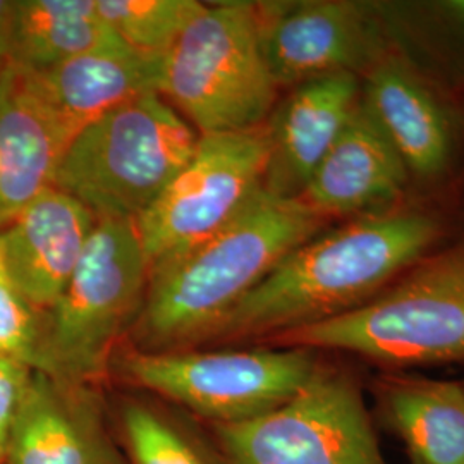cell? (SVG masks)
Here are the masks:
<instances>
[{
  "label": "cell",
  "mask_w": 464,
  "mask_h": 464,
  "mask_svg": "<svg viewBox=\"0 0 464 464\" xmlns=\"http://www.w3.org/2000/svg\"><path fill=\"white\" fill-rule=\"evenodd\" d=\"M149 279L134 222L99 220L66 289L42 314L34 370L83 383L99 379L140 315Z\"/></svg>",
  "instance_id": "5"
},
{
  "label": "cell",
  "mask_w": 464,
  "mask_h": 464,
  "mask_svg": "<svg viewBox=\"0 0 464 464\" xmlns=\"http://www.w3.org/2000/svg\"><path fill=\"white\" fill-rule=\"evenodd\" d=\"M266 128L199 134L183 170L134 226L150 268L224 227L262 189Z\"/></svg>",
  "instance_id": "10"
},
{
  "label": "cell",
  "mask_w": 464,
  "mask_h": 464,
  "mask_svg": "<svg viewBox=\"0 0 464 464\" xmlns=\"http://www.w3.org/2000/svg\"><path fill=\"white\" fill-rule=\"evenodd\" d=\"M4 464H128L92 383L34 370Z\"/></svg>",
  "instance_id": "11"
},
{
  "label": "cell",
  "mask_w": 464,
  "mask_h": 464,
  "mask_svg": "<svg viewBox=\"0 0 464 464\" xmlns=\"http://www.w3.org/2000/svg\"><path fill=\"white\" fill-rule=\"evenodd\" d=\"M99 218L50 186L0 226V246L13 279L38 314L66 289Z\"/></svg>",
  "instance_id": "15"
},
{
  "label": "cell",
  "mask_w": 464,
  "mask_h": 464,
  "mask_svg": "<svg viewBox=\"0 0 464 464\" xmlns=\"http://www.w3.org/2000/svg\"><path fill=\"white\" fill-rule=\"evenodd\" d=\"M316 351L255 348L237 351H133L121 370L150 391L214 425L243 423L287 402L314 377Z\"/></svg>",
  "instance_id": "7"
},
{
  "label": "cell",
  "mask_w": 464,
  "mask_h": 464,
  "mask_svg": "<svg viewBox=\"0 0 464 464\" xmlns=\"http://www.w3.org/2000/svg\"><path fill=\"white\" fill-rule=\"evenodd\" d=\"M16 0H0V71L11 63Z\"/></svg>",
  "instance_id": "24"
},
{
  "label": "cell",
  "mask_w": 464,
  "mask_h": 464,
  "mask_svg": "<svg viewBox=\"0 0 464 464\" xmlns=\"http://www.w3.org/2000/svg\"><path fill=\"white\" fill-rule=\"evenodd\" d=\"M255 2L207 5L164 57L160 95L199 134L262 128L277 103Z\"/></svg>",
  "instance_id": "6"
},
{
  "label": "cell",
  "mask_w": 464,
  "mask_h": 464,
  "mask_svg": "<svg viewBox=\"0 0 464 464\" xmlns=\"http://www.w3.org/2000/svg\"><path fill=\"white\" fill-rule=\"evenodd\" d=\"M268 343L344 351L389 368L464 362V241L423 256L363 306Z\"/></svg>",
  "instance_id": "3"
},
{
  "label": "cell",
  "mask_w": 464,
  "mask_h": 464,
  "mask_svg": "<svg viewBox=\"0 0 464 464\" xmlns=\"http://www.w3.org/2000/svg\"><path fill=\"white\" fill-rule=\"evenodd\" d=\"M40 325L42 314L19 291L0 246V356L19 360L34 368Z\"/></svg>",
  "instance_id": "22"
},
{
  "label": "cell",
  "mask_w": 464,
  "mask_h": 464,
  "mask_svg": "<svg viewBox=\"0 0 464 464\" xmlns=\"http://www.w3.org/2000/svg\"><path fill=\"white\" fill-rule=\"evenodd\" d=\"M164 57L119 44L76 55L45 71L23 72L69 145L86 126L119 105L160 93Z\"/></svg>",
  "instance_id": "16"
},
{
  "label": "cell",
  "mask_w": 464,
  "mask_h": 464,
  "mask_svg": "<svg viewBox=\"0 0 464 464\" xmlns=\"http://www.w3.org/2000/svg\"><path fill=\"white\" fill-rule=\"evenodd\" d=\"M32 373V366L19 360L0 356V464L5 463L9 435Z\"/></svg>",
  "instance_id": "23"
},
{
  "label": "cell",
  "mask_w": 464,
  "mask_h": 464,
  "mask_svg": "<svg viewBox=\"0 0 464 464\" xmlns=\"http://www.w3.org/2000/svg\"><path fill=\"white\" fill-rule=\"evenodd\" d=\"M362 99L413 179L433 183L448 174L458 147L456 119L448 102L401 49L362 80Z\"/></svg>",
  "instance_id": "13"
},
{
  "label": "cell",
  "mask_w": 464,
  "mask_h": 464,
  "mask_svg": "<svg viewBox=\"0 0 464 464\" xmlns=\"http://www.w3.org/2000/svg\"><path fill=\"white\" fill-rule=\"evenodd\" d=\"M214 430L226 464H391L360 382L341 368L318 365L281 408Z\"/></svg>",
  "instance_id": "8"
},
{
  "label": "cell",
  "mask_w": 464,
  "mask_h": 464,
  "mask_svg": "<svg viewBox=\"0 0 464 464\" xmlns=\"http://www.w3.org/2000/svg\"><path fill=\"white\" fill-rule=\"evenodd\" d=\"M66 140L23 71H0V226L52 186Z\"/></svg>",
  "instance_id": "17"
},
{
  "label": "cell",
  "mask_w": 464,
  "mask_h": 464,
  "mask_svg": "<svg viewBox=\"0 0 464 464\" xmlns=\"http://www.w3.org/2000/svg\"><path fill=\"white\" fill-rule=\"evenodd\" d=\"M410 179L398 150L362 99L299 199L325 218L377 216L401 207Z\"/></svg>",
  "instance_id": "14"
},
{
  "label": "cell",
  "mask_w": 464,
  "mask_h": 464,
  "mask_svg": "<svg viewBox=\"0 0 464 464\" xmlns=\"http://www.w3.org/2000/svg\"><path fill=\"white\" fill-rule=\"evenodd\" d=\"M121 433L128 464H226L179 421L145 401L124 402Z\"/></svg>",
  "instance_id": "20"
},
{
  "label": "cell",
  "mask_w": 464,
  "mask_h": 464,
  "mask_svg": "<svg viewBox=\"0 0 464 464\" xmlns=\"http://www.w3.org/2000/svg\"><path fill=\"white\" fill-rule=\"evenodd\" d=\"M433 13L439 14L442 21H446L449 26L464 34V0L437 2L433 5Z\"/></svg>",
  "instance_id": "25"
},
{
  "label": "cell",
  "mask_w": 464,
  "mask_h": 464,
  "mask_svg": "<svg viewBox=\"0 0 464 464\" xmlns=\"http://www.w3.org/2000/svg\"><path fill=\"white\" fill-rule=\"evenodd\" d=\"M362 100V80L334 74L298 84L266 119L262 188L281 199H299Z\"/></svg>",
  "instance_id": "12"
},
{
  "label": "cell",
  "mask_w": 464,
  "mask_h": 464,
  "mask_svg": "<svg viewBox=\"0 0 464 464\" xmlns=\"http://www.w3.org/2000/svg\"><path fill=\"white\" fill-rule=\"evenodd\" d=\"M463 383H464V382H463Z\"/></svg>",
  "instance_id": "26"
},
{
  "label": "cell",
  "mask_w": 464,
  "mask_h": 464,
  "mask_svg": "<svg viewBox=\"0 0 464 464\" xmlns=\"http://www.w3.org/2000/svg\"><path fill=\"white\" fill-rule=\"evenodd\" d=\"M198 140L160 93L141 95L71 140L52 186L99 220L136 222L189 162Z\"/></svg>",
  "instance_id": "4"
},
{
  "label": "cell",
  "mask_w": 464,
  "mask_h": 464,
  "mask_svg": "<svg viewBox=\"0 0 464 464\" xmlns=\"http://www.w3.org/2000/svg\"><path fill=\"white\" fill-rule=\"evenodd\" d=\"M372 394L410 464H464V383L389 372L373 381Z\"/></svg>",
  "instance_id": "18"
},
{
  "label": "cell",
  "mask_w": 464,
  "mask_h": 464,
  "mask_svg": "<svg viewBox=\"0 0 464 464\" xmlns=\"http://www.w3.org/2000/svg\"><path fill=\"white\" fill-rule=\"evenodd\" d=\"M95 7L124 45L166 55L207 4L197 0H95Z\"/></svg>",
  "instance_id": "21"
},
{
  "label": "cell",
  "mask_w": 464,
  "mask_h": 464,
  "mask_svg": "<svg viewBox=\"0 0 464 464\" xmlns=\"http://www.w3.org/2000/svg\"><path fill=\"white\" fill-rule=\"evenodd\" d=\"M119 44L99 16L95 0H16L9 66L38 72Z\"/></svg>",
  "instance_id": "19"
},
{
  "label": "cell",
  "mask_w": 464,
  "mask_h": 464,
  "mask_svg": "<svg viewBox=\"0 0 464 464\" xmlns=\"http://www.w3.org/2000/svg\"><path fill=\"white\" fill-rule=\"evenodd\" d=\"M440 234L437 217L406 207L322 231L282 258L212 341H270L353 312L420 262Z\"/></svg>",
  "instance_id": "1"
},
{
  "label": "cell",
  "mask_w": 464,
  "mask_h": 464,
  "mask_svg": "<svg viewBox=\"0 0 464 464\" xmlns=\"http://www.w3.org/2000/svg\"><path fill=\"white\" fill-rule=\"evenodd\" d=\"M260 50L277 88L366 74L398 49L385 7L349 0L255 2Z\"/></svg>",
  "instance_id": "9"
},
{
  "label": "cell",
  "mask_w": 464,
  "mask_h": 464,
  "mask_svg": "<svg viewBox=\"0 0 464 464\" xmlns=\"http://www.w3.org/2000/svg\"><path fill=\"white\" fill-rule=\"evenodd\" d=\"M327 222L301 199L256 191L224 227L150 268L131 327L136 351H183L212 341L241 299Z\"/></svg>",
  "instance_id": "2"
}]
</instances>
